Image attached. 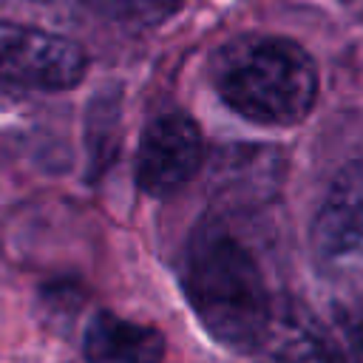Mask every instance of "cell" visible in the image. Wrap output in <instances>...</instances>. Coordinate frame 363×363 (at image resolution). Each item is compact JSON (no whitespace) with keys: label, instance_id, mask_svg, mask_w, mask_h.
<instances>
[{"label":"cell","instance_id":"cell-1","mask_svg":"<svg viewBox=\"0 0 363 363\" xmlns=\"http://www.w3.org/2000/svg\"><path fill=\"white\" fill-rule=\"evenodd\" d=\"M182 284L196 318L218 343L258 349L275 303L261 264L241 238L221 224H201L187 241Z\"/></svg>","mask_w":363,"mask_h":363},{"label":"cell","instance_id":"cell-2","mask_svg":"<svg viewBox=\"0 0 363 363\" xmlns=\"http://www.w3.org/2000/svg\"><path fill=\"white\" fill-rule=\"evenodd\" d=\"M213 88L244 119L286 128L309 116L318 99V68L292 40L244 34L216 51Z\"/></svg>","mask_w":363,"mask_h":363},{"label":"cell","instance_id":"cell-3","mask_svg":"<svg viewBox=\"0 0 363 363\" xmlns=\"http://www.w3.org/2000/svg\"><path fill=\"white\" fill-rule=\"evenodd\" d=\"M88 68L85 51L37 26L0 20V82L31 91L74 88Z\"/></svg>","mask_w":363,"mask_h":363},{"label":"cell","instance_id":"cell-4","mask_svg":"<svg viewBox=\"0 0 363 363\" xmlns=\"http://www.w3.org/2000/svg\"><path fill=\"white\" fill-rule=\"evenodd\" d=\"M204 159V139L196 119L182 111L159 113L147 122L136 150V184L142 193L164 199L182 190Z\"/></svg>","mask_w":363,"mask_h":363},{"label":"cell","instance_id":"cell-5","mask_svg":"<svg viewBox=\"0 0 363 363\" xmlns=\"http://www.w3.org/2000/svg\"><path fill=\"white\" fill-rule=\"evenodd\" d=\"M312 247L323 261H337L363 247V162L346 164L312 221Z\"/></svg>","mask_w":363,"mask_h":363},{"label":"cell","instance_id":"cell-6","mask_svg":"<svg viewBox=\"0 0 363 363\" xmlns=\"http://www.w3.org/2000/svg\"><path fill=\"white\" fill-rule=\"evenodd\" d=\"M255 352L261 363H352L329 329L301 306H275Z\"/></svg>","mask_w":363,"mask_h":363},{"label":"cell","instance_id":"cell-7","mask_svg":"<svg viewBox=\"0 0 363 363\" xmlns=\"http://www.w3.org/2000/svg\"><path fill=\"white\" fill-rule=\"evenodd\" d=\"M82 354L88 363H162L164 337L147 323L102 309L85 326Z\"/></svg>","mask_w":363,"mask_h":363},{"label":"cell","instance_id":"cell-8","mask_svg":"<svg viewBox=\"0 0 363 363\" xmlns=\"http://www.w3.org/2000/svg\"><path fill=\"white\" fill-rule=\"evenodd\" d=\"M82 3L122 23H156L179 6V0H82Z\"/></svg>","mask_w":363,"mask_h":363},{"label":"cell","instance_id":"cell-9","mask_svg":"<svg viewBox=\"0 0 363 363\" xmlns=\"http://www.w3.org/2000/svg\"><path fill=\"white\" fill-rule=\"evenodd\" d=\"M346 329H349V357L352 363H363V301L354 303Z\"/></svg>","mask_w":363,"mask_h":363}]
</instances>
